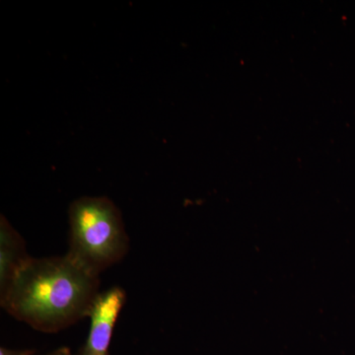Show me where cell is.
Returning <instances> with one entry per match:
<instances>
[{
    "label": "cell",
    "instance_id": "6da1fadb",
    "mask_svg": "<svg viewBox=\"0 0 355 355\" xmlns=\"http://www.w3.org/2000/svg\"><path fill=\"white\" fill-rule=\"evenodd\" d=\"M99 287V277L67 254L30 257L0 293V304L35 330L57 333L89 316Z\"/></svg>",
    "mask_w": 355,
    "mask_h": 355
},
{
    "label": "cell",
    "instance_id": "7a4b0ae2",
    "mask_svg": "<svg viewBox=\"0 0 355 355\" xmlns=\"http://www.w3.org/2000/svg\"><path fill=\"white\" fill-rule=\"evenodd\" d=\"M71 260L99 277L123 260L130 249L120 209L106 197H83L69 209Z\"/></svg>",
    "mask_w": 355,
    "mask_h": 355
},
{
    "label": "cell",
    "instance_id": "3957f363",
    "mask_svg": "<svg viewBox=\"0 0 355 355\" xmlns=\"http://www.w3.org/2000/svg\"><path fill=\"white\" fill-rule=\"evenodd\" d=\"M125 299V291L119 286L98 294L89 313L90 328L87 340L79 355H109L114 326Z\"/></svg>",
    "mask_w": 355,
    "mask_h": 355
},
{
    "label": "cell",
    "instance_id": "277c9868",
    "mask_svg": "<svg viewBox=\"0 0 355 355\" xmlns=\"http://www.w3.org/2000/svg\"><path fill=\"white\" fill-rule=\"evenodd\" d=\"M30 258L22 236L14 229L8 220L1 216L0 219V293H2L16 273Z\"/></svg>",
    "mask_w": 355,
    "mask_h": 355
},
{
    "label": "cell",
    "instance_id": "5b68a950",
    "mask_svg": "<svg viewBox=\"0 0 355 355\" xmlns=\"http://www.w3.org/2000/svg\"><path fill=\"white\" fill-rule=\"evenodd\" d=\"M34 350H15V349H6V347H2L0 349V355H34Z\"/></svg>",
    "mask_w": 355,
    "mask_h": 355
},
{
    "label": "cell",
    "instance_id": "8992f818",
    "mask_svg": "<svg viewBox=\"0 0 355 355\" xmlns=\"http://www.w3.org/2000/svg\"><path fill=\"white\" fill-rule=\"evenodd\" d=\"M46 355H71V352H70L69 347H60V349L53 350V352Z\"/></svg>",
    "mask_w": 355,
    "mask_h": 355
}]
</instances>
